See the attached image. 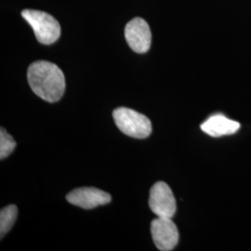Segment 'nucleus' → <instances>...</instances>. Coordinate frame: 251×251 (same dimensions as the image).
<instances>
[{
  "instance_id": "f257e3e1",
  "label": "nucleus",
  "mask_w": 251,
  "mask_h": 251,
  "mask_svg": "<svg viewBox=\"0 0 251 251\" xmlns=\"http://www.w3.org/2000/svg\"><path fill=\"white\" fill-rule=\"evenodd\" d=\"M27 79L38 97L49 102H56L63 97L65 78L63 71L52 63L37 61L27 71Z\"/></svg>"
},
{
  "instance_id": "f03ea898",
  "label": "nucleus",
  "mask_w": 251,
  "mask_h": 251,
  "mask_svg": "<svg viewBox=\"0 0 251 251\" xmlns=\"http://www.w3.org/2000/svg\"><path fill=\"white\" fill-rule=\"evenodd\" d=\"M22 16L33 28L36 39L44 45L53 44L61 35V26L50 14L36 9H25Z\"/></svg>"
},
{
  "instance_id": "7ed1b4c3",
  "label": "nucleus",
  "mask_w": 251,
  "mask_h": 251,
  "mask_svg": "<svg viewBox=\"0 0 251 251\" xmlns=\"http://www.w3.org/2000/svg\"><path fill=\"white\" fill-rule=\"evenodd\" d=\"M113 117L117 127L129 137L136 139L147 138L152 132V124L149 118L129 108H117Z\"/></svg>"
},
{
  "instance_id": "20e7f679",
  "label": "nucleus",
  "mask_w": 251,
  "mask_h": 251,
  "mask_svg": "<svg viewBox=\"0 0 251 251\" xmlns=\"http://www.w3.org/2000/svg\"><path fill=\"white\" fill-rule=\"evenodd\" d=\"M149 206L152 212L160 218L171 219L176 213V200L170 186L163 182H156L150 191Z\"/></svg>"
},
{
  "instance_id": "39448f33",
  "label": "nucleus",
  "mask_w": 251,
  "mask_h": 251,
  "mask_svg": "<svg viewBox=\"0 0 251 251\" xmlns=\"http://www.w3.org/2000/svg\"><path fill=\"white\" fill-rule=\"evenodd\" d=\"M151 233L153 243L159 251H172L179 241L177 226L170 218L154 219L151 224Z\"/></svg>"
},
{
  "instance_id": "423d86ee",
  "label": "nucleus",
  "mask_w": 251,
  "mask_h": 251,
  "mask_svg": "<svg viewBox=\"0 0 251 251\" xmlns=\"http://www.w3.org/2000/svg\"><path fill=\"white\" fill-rule=\"evenodd\" d=\"M125 37L130 49L137 53H145L151 47V30L144 19L134 18L128 22L125 27Z\"/></svg>"
},
{
  "instance_id": "0eeeda50",
  "label": "nucleus",
  "mask_w": 251,
  "mask_h": 251,
  "mask_svg": "<svg viewBox=\"0 0 251 251\" xmlns=\"http://www.w3.org/2000/svg\"><path fill=\"white\" fill-rule=\"evenodd\" d=\"M66 199L72 205L85 209H91L110 203L111 196L95 187H82L69 193L66 196Z\"/></svg>"
},
{
  "instance_id": "6e6552de",
  "label": "nucleus",
  "mask_w": 251,
  "mask_h": 251,
  "mask_svg": "<svg viewBox=\"0 0 251 251\" xmlns=\"http://www.w3.org/2000/svg\"><path fill=\"white\" fill-rule=\"evenodd\" d=\"M239 128L240 124L237 121L232 120L221 114L211 116L201 125L202 131L211 137L234 134Z\"/></svg>"
},
{
  "instance_id": "1a4fd4ad",
  "label": "nucleus",
  "mask_w": 251,
  "mask_h": 251,
  "mask_svg": "<svg viewBox=\"0 0 251 251\" xmlns=\"http://www.w3.org/2000/svg\"><path fill=\"white\" fill-rule=\"evenodd\" d=\"M18 216V208L14 205L6 206L0 211V234L1 238L12 228Z\"/></svg>"
},
{
  "instance_id": "9d476101",
  "label": "nucleus",
  "mask_w": 251,
  "mask_h": 251,
  "mask_svg": "<svg viewBox=\"0 0 251 251\" xmlns=\"http://www.w3.org/2000/svg\"><path fill=\"white\" fill-rule=\"evenodd\" d=\"M16 147V142L13 138L3 128L0 130V158L4 159L13 152Z\"/></svg>"
}]
</instances>
